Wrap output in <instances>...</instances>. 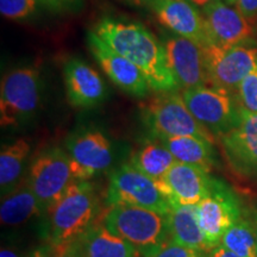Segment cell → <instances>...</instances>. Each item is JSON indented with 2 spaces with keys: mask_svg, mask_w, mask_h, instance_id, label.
<instances>
[{
  "mask_svg": "<svg viewBox=\"0 0 257 257\" xmlns=\"http://www.w3.org/2000/svg\"><path fill=\"white\" fill-rule=\"evenodd\" d=\"M143 120L154 140L175 136H197L214 143L211 135L188 110L181 94L161 92L143 106Z\"/></svg>",
  "mask_w": 257,
  "mask_h": 257,
  "instance_id": "cell-4",
  "label": "cell"
},
{
  "mask_svg": "<svg viewBox=\"0 0 257 257\" xmlns=\"http://www.w3.org/2000/svg\"><path fill=\"white\" fill-rule=\"evenodd\" d=\"M38 3L36 0H0V12L5 18L21 21L36 14Z\"/></svg>",
  "mask_w": 257,
  "mask_h": 257,
  "instance_id": "cell-26",
  "label": "cell"
},
{
  "mask_svg": "<svg viewBox=\"0 0 257 257\" xmlns=\"http://www.w3.org/2000/svg\"><path fill=\"white\" fill-rule=\"evenodd\" d=\"M220 244L239 257H257V237L252 219L240 218L226 231Z\"/></svg>",
  "mask_w": 257,
  "mask_h": 257,
  "instance_id": "cell-25",
  "label": "cell"
},
{
  "mask_svg": "<svg viewBox=\"0 0 257 257\" xmlns=\"http://www.w3.org/2000/svg\"><path fill=\"white\" fill-rule=\"evenodd\" d=\"M202 252L193 250L187 246L181 245L175 240L169 239L165 245L161 248L152 257H201Z\"/></svg>",
  "mask_w": 257,
  "mask_h": 257,
  "instance_id": "cell-28",
  "label": "cell"
},
{
  "mask_svg": "<svg viewBox=\"0 0 257 257\" xmlns=\"http://www.w3.org/2000/svg\"><path fill=\"white\" fill-rule=\"evenodd\" d=\"M51 249H53V246L48 243L46 245L34 249L30 253H28L27 257H50Z\"/></svg>",
  "mask_w": 257,
  "mask_h": 257,
  "instance_id": "cell-33",
  "label": "cell"
},
{
  "mask_svg": "<svg viewBox=\"0 0 257 257\" xmlns=\"http://www.w3.org/2000/svg\"><path fill=\"white\" fill-rule=\"evenodd\" d=\"M66 148L75 181H89L113 163L111 141L95 128H83L70 135Z\"/></svg>",
  "mask_w": 257,
  "mask_h": 257,
  "instance_id": "cell-11",
  "label": "cell"
},
{
  "mask_svg": "<svg viewBox=\"0 0 257 257\" xmlns=\"http://www.w3.org/2000/svg\"><path fill=\"white\" fill-rule=\"evenodd\" d=\"M44 214L40 201L32 192L27 180H24L14 192L2 198L0 219L6 226H18L31 218Z\"/></svg>",
  "mask_w": 257,
  "mask_h": 257,
  "instance_id": "cell-22",
  "label": "cell"
},
{
  "mask_svg": "<svg viewBox=\"0 0 257 257\" xmlns=\"http://www.w3.org/2000/svg\"><path fill=\"white\" fill-rule=\"evenodd\" d=\"M252 223H253V226H255L256 237H257V211L256 210L253 211V214H252Z\"/></svg>",
  "mask_w": 257,
  "mask_h": 257,
  "instance_id": "cell-36",
  "label": "cell"
},
{
  "mask_svg": "<svg viewBox=\"0 0 257 257\" xmlns=\"http://www.w3.org/2000/svg\"><path fill=\"white\" fill-rule=\"evenodd\" d=\"M38 4L51 6V8H64L74 4L78 0H36Z\"/></svg>",
  "mask_w": 257,
  "mask_h": 257,
  "instance_id": "cell-32",
  "label": "cell"
},
{
  "mask_svg": "<svg viewBox=\"0 0 257 257\" xmlns=\"http://www.w3.org/2000/svg\"><path fill=\"white\" fill-rule=\"evenodd\" d=\"M106 202L110 206H138L168 214L172 204L156 181L144 175L130 163H125L111 172Z\"/></svg>",
  "mask_w": 257,
  "mask_h": 257,
  "instance_id": "cell-7",
  "label": "cell"
},
{
  "mask_svg": "<svg viewBox=\"0 0 257 257\" xmlns=\"http://www.w3.org/2000/svg\"><path fill=\"white\" fill-rule=\"evenodd\" d=\"M178 162L202 168L210 173L217 165L213 142L197 136H175L161 138Z\"/></svg>",
  "mask_w": 257,
  "mask_h": 257,
  "instance_id": "cell-21",
  "label": "cell"
},
{
  "mask_svg": "<svg viewBox=\"0 0 257 257\" xmlns=\"http://www.w3.org/2000/svg\"><path fill=\"white\" fill-rule=\"evenodd\" d=\"M201 257H208V256H207V253H202Z\"/></svg>",
  "mask_w": 257,
  "mask_h": 257,
  "instance_id": "cell-38",
  "label": "cell"
},
{
  "mask_svg": "<svg viewBox=\"0 0 257 257\" xmlns=\"http://www.w3.org/2000/svg\"><path fill=\"white\" fill-rule=\"evenodd\" d=\"M168 66L179 88L210 86L204 48L198 43L172 35L163 40Z\"/></svg>",
  "mask_w": 257,
  "mask_h": 257,
  "instance_id": "cell-12",
  "label": "cell"
},
{
  "mask_svg": "<svg viewBox=\"0 0 257 257\" xmlns=\"http://www.w3.org/2000/svg\"><path fill=\"white\" fill-rule=\"evenodd\" d=\"M219 140L234 172L257 179V113L240 108L239 123Z\"/></svg>",
  "mask_w": 257,
  "mask_h": 257,
  "instance_id": "cell-15",
  "label": "cell"
},
{
  "mask_svg": "<svg viewBox=\"0 0 257 257\" xmlns=\"http://www.w3.org/2000/svg\"><path fill=\"white\" fill-rule=\"evenodd\" d=\"M98 211L94 186L89 181H74L47 212L48 243L59 245L79 239L94 224Z\"/></svg>",
  "mask_w": 257,
  "mask_h": 257,
  "instance_id": "cell-2",
  "label": "cell"
},
{
  "mask_svg": "<svg viewBox=\"0 0 257 257\" xmlns=\"http://www.w3.org/2000/svg\"><path fill=\"white\" fill-rule=\"evenodd\" d=\"M204 53L210 86L236 95L240 83L257 66V46L252 40L226 48L210 44Z\"/></svg>",
  "mask_w": 257,
  "mask_h": 257,
  "instance_id": "cell-9",
  "label": "cell"
},
{
  "mask_svg": "<svg viewBox=\"0 0 257 257\" xmlns=\"http://www.w3.org/2000/svg\"><path fill=\"white\" fill-rule=\"evenodd\" d=\"M168 224L170 239L202 253L211 250L200 226L197 206L173 205L168 213Z\"/></svg>",
  "mask_w": 257,
  "mask_h": 257,
  "instance_id": "cell-19",
  "label": "cell"
},
{
  "mask_svg": "<svg viewBox=\"0 0 257 257\" xmlns=\"http://www.w3.org/2000/svg\"><path fill=\"white\" fill-rule=\"evenodd\" d=\"M237 99L242 107L257 113V66L239 85Z\"/></svg>",
  "mask_w": 257,
  "mask_h": 257,
  "instance_id": "cell-27",
  "label": "cell"
},
{
  "mask_svg": "<svg viewBox=\"0 0 257 257\" xmlns=\"http://www.w3.org/2000/svg\"><path fill=\"white\" fill-rule=\"evenodd\" d=\"M232 4L251 23L257 19V0H232Z\"/></svg>",
  "mask_w": 257,
  "mask_h": 257,
  "instance_id": "cell-30",
  "label": "cell"
},
{
  "mask_svg": "<svg viewBox=\"0 0 257 257\" xmlns=\"http://www.w3.org/2000/svg\"><path fill=\"white\" fill-rule=\"evenodd\" d=\"M128 2H134L136 3V4H141V3H148L149 0H128Z\"/></svg>",
  "mask_w": 257,
  "mask_h": 257,
  "instance_id": "cell-37",
  "label": "cell"
},
{
  "mask_svg": "<svg viewBox=\"0 0 257 257\" xmlns=\"http://www.w3.org/2000/svg\"><path fill=\"white\" fill-rule=\"evenodd\" d=\"M76 240L85 257H142L130 243L108 230L104 223L93 224Z\"/></svg>",
  "mask_w": 257,
  "mask_h": 257,
  "instance_id": "cell-20",
  "label": "cell"
},
{
  "mask_svg": "<svg viewBox=\"0 0 257 257\" xmlns=\"http://www.w3.org/2000/svg\"><path fill=\"white\" fill-rule=\"evenodd\" d=\"M0 257H21V255H19V252L15 248L3 246L2 251H0Z\"/></svg>",
  "mask_w": 257,
  "mask_h": 257,
  "instance_id": "cell-34",
  "label": "cell"
},
{
  "mask_svg": "<svg viewBox=\"0 0 257 257\" xmlns=\"http://www.w3.org/2000/svg\"><path fill=\"white\" fill-rule=\"evenodd\" d=\"M181 95L195 119L214 138H220L239 123L242 106L236 94L213 86H201L184 89Z\"/></svg>",
  "mask_w": 257,
  "mask_h": 257,
  "instance_id": "cell-6",
  "label": "cell"
},
{
  "mask_svg": "<svg viewBox=\"0 0 257 257\" xmlns=\"http://www.w3.org/2000/svg\"><path fill=\"white\" fill-rule=\"evenodd\" d=\"M87 43L102 72L117 87L136 98H146L150 86L143 73L133 62L115 53L94 31L87 34Z\"/></svg>",
  "mask_w": 257,
  "mask_h": 257,
  "instance_id": "cell-14",
  "label": "cell"
},
{
  "mask_svg": "<svg viewBox=\"0 0 257 257\" xmlns=\"http://www.w3.org/2000/svg\"><path fill=\"white\" fill-rule=\"evenodd\" d=\"M213 176L199 167L175 162L167 173L161 192L173 205L197 206L211 191Z\"/></svg>",
  "mask_w": 257,
  "mask_h": 257,
  "instance_id": "cell-17",
  "label": "cell"
},
{
  "mask_svg": "<svg viewBox=\"0 0 257 257\" xmlns=\"http://www.w3.org/2000/svg\"><path fill=\"white\" fill-rule=\"evenodd\" d=\"M41 104L40 72L34 67L12 69L0 86V124L18 127L37 113Z\"/></svg>",
  "mask_w": 257,
  "mask_h": 257,
  "instance_id": "cell-5",
  "label": "cell"
},
{
  "mask_svg": "<svg viewBox=\"0 0 257 257\" xmlns=\"http://www.w3.org/2000/svg\"><path fill=\"white\" fill-rule=\"evenodd\" d=\"M175 162L178 161L173 154L157 140L143 144L130 159V165L156 181L157 185L162 184Z\"/></svg>",
  "mask_w": 257,
  "mask_h": 257,
  "instance_id": "cell-24",
  "label": "cell"
},
{
  "mask_svg": "<svg viewBox=\"0 0 257 257\" xmlns=\"http://www.w3.org/2000/svg\"><path fill=\"white\" fill-rule=\"evenodd\" d=\"M163 27L192 40L202 48L210 46L202 14L189 0H149L147 3Z\"/></svg>",
  "mask_w": 257,
  "mask_h": 257,
  "instance_id": "cell-16",
  "label": "cell"
},
{
  "mask_svg": "<svg viewBox=\"0 0 257 257\" xmlns=\"http://www.w3.org/2000/svg\"><path fill=\"white\" fill-rule=\"evenodd\" d=\"M199 221L211 250L219 245L226 231L242 218V207L234 192L213 178L211 191L197 205Z\"/></svg>",
  "mask_w": 257,
  "mask_h": 257,
  "instance_id": "cell-10",
  "label": "cell"
},
{
  "mask_svg": "<svg viewBox=\"0 0 257 257\" xmlns=\"http://www.w3.org/2000/svg\"><path fill=\"white\" fill-rule=\"evenodd\" d=\"M50 257H85L80 249L78 240L59 244V245H51Z\"/></svg>",
  "mask_w": 257,
  "mask_h": 257,
  "instance_id": "cell-29",
  "label": "cell"
},
{
  "mask_svg": "<svg viewBox=\"0 0 257 257\" xmlns=\"http://www.w3.org/2000/svg\"><path fill=\"white\" fill-rule=\"evenodd\" d=\"M115 53L124 56L146 76L150 89L155 92H175L179 88L167 60L163 43L148 29L136 22L102 18L94 30Z\"/></svg>",
  "mask_w": 257,
  "mask_h": 257,
  "instance_id": "cell-1",
  "label": "cell"
},
{
  "mask_svg": "<svg viewBox=\"0 0 257 257\" xmlns=\"http://www.w3.org/2000/svg\"><path fill=\"white\" fill-rule=\"evenodd\" d=\"M192 4H194L195 6H199V8H205V6L208 4H212V3L216 2H220V0H189ZM224 2L229 3V4H232V0H224Z\"/></svg>",
  "mask_w": 257,
  "mask_h": 257,
  "instance_id": "cell-35",
  "label": "cell"
},
{
  "mask_svg": "<svg viewBox=\"0 0 257 257\" xmlns=\"http://www.w3.org/2000/svg\"><path fill=\"white\" fill-rule=\"evenodd\" d=\"M201 14L210 44L226 48L251 41L252 23L236 6L220 0L202 8Z\"/></svg>",
  "mask_w": 257,
  "mask_h": 257,
  "instance_id": "cell-13",
  "label": "cell"
},
{
  "mask_svg": "<svg viewBox=\"0 0 257 257\" xmlns=\"http://www.w3.org/2000/svg\"><path fill=\"white\" fill-rule=\"evenodd\" d=\"M207 256L208 257H239L238 255H236V253L231 251L227 248H225L224 245H219L214 246L213 249L210 250V251L207 252Z\"/></svg>",
  "mask_w": 257,
  "mask_h": 257,
  "instance_id": "cell-31",
  "label": "cell"
},
{
  "mask_svg": "<svg viewBox=\"0 0 257 257\" xmlns=\"http://www.w3.org/2000/svg\"><path fill=\"white\" fill-rule=\"evenodd\" d=\"M40 201L44 214L75 181L70 160L61 148H49L32 160L25 179Z\"/></svg>",
  "mask_w": 257,
  "mask_h": 257,
  "instance_id": "cell-8",
  "label": "cell"
},
{
  "mask_svg": "<svg viewBox=\"0 0 257 257\" xmlns=\"http://www.w3.org/2000/svg\"><path fill=\"white\" fill-rule=\"evenodd\" d=\"M31 152L25 138L3 146L0 153V193L2 198L12 193L23 182V175Z\"/></svg>",
  "mask_w": 257,
  "mask_h": 257,
  "instance_id": "cell-23",
  "label": "cell"
},
{
  "mask_svg": "<svg viewBox=\"0 0 257 257\" xmlns=\"http://www.w3.org/2000/svg\"><path fill=\"white\" fill-rule=\"evenodd\" d=\"M63 78L69 104L78 108H91L104 101L107 95L100 74L78 57L67 61Z\"/></svg>",
  "mask_w": 257,
  "mask_h": 257,
  "instance_id": "cell-18",
  "label": "cell"
},
{
  "mask_svg": "<svg viewBox=\"0 0 257 257\" xmlns=\"http://www.w3.org/2000/svg\"><path fill=\"white\" fill-rule=\"evenodd\" d=\"M102 223L142 257H152L170 239L168 214L138 206H111Z\"/></svg>",
  "mask_w": 257,
  "mask_h": 257,
  "instance_id": "cell-3",
  "label": "cell"
}]
</instances>
